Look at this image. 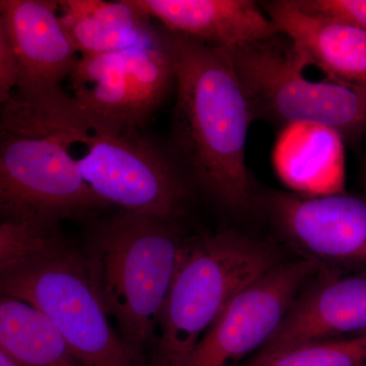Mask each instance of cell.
<instances>
[{"mask_svg": "<svg viewBox=\"0 0 366 366\" xmlns=\"http://www.w3.org/2000/svg\"><path fill=\"white\" fill-rule=\"evenodd\" d=\"M163 30L174 67L173 137L180 157L221 207L247 213L257 204L245 159L254 117L227 49Z\"/></svg>", "mask_w": 366, "mask_h": 366, "instance_id": "1", "label": "cell"}, {"mask_svg": "<svg viewBox=\"0 0 366 366\" xmlns=\"http://www.w3.org/2000/svg\"><path fill=\"white\" fill-rule=\"evenodd\" d=\"M91 132L78 112L13 97L0 105V224L57 229L108 207L79 172L74 144Z\"/></svg>", "mask_w": 366, "mask_h": 366, "instance_id": "2", "label": "cell"}, {"mask_svg": "<svg viewBox=\"0 0 366 366\" xmlns=\"http://www.w3.org/2000/svg\"><path fill=\"white\" fill-rule=\"evenodd\" d=\"M184 242L177 222L120 211L96 224L81 249L106 312L141 360L156 341Z\"/></svg>", "mask_w": 366, "mask_h": 366, "instance_id": "3", "label": "cell"}, {"mask_svg": "<svg viewBox=\"0 0 366 366\" xmlns=\"http://www.w3.org/2000/svg\"><path fill=\"white\" fill-rule=\"evenodd\" d=\"M280 262L268 243L231 229L185 239L149 366L182 365L233 297Z\"/></svg>", "mask_w": 366, "mask_h": 366, "instance_id": "4", "label": "cell"}, {"mask_svg": "<svg viewBox=\"0 0 366 366\" xmlns=\"http://www.w3.org/2000/svg\"><path fill=\"white\" fill-rule=\"evenodd\" d=\"M0 293L42 312L79 366H146L113 331L81 249L66 242L0 269Z\"/></svg>", "mask_w": 366, "mask_h": 366, "instance_id": "5", "label": "cell"}, {"mask_svg": "<svg viewBox=\"0 0 366 366\" xmlns=\"http://www.w3.org/2000/svg\"><path fill=\"white\" fill-rule=\"evenodd\" d=\"M226 49L254 120L324 127L348 143L365 134L366 91L305 78L307 60L281 34Z\"/></svg>", "mask_w": 366, "mask_h": 366, "instance_id": "6", "label": "cell"}, {"mask_svg": "<svg viewBox=\"0 0 366 366\" xmlns=\"http://www.w3.org/2000/svg\"><path fill=\"white\" fill-rule=\"evenodd\" d=\"M74 107L91 134L141 131L175 85L164 30L122 51L79 57Z\"/></svg>", "mask_w": 366, "mask_h": 366, "instance_id": "7", "label": "cell"}, {"mask_svg": "<svg viewBox=\"0 0 366 366\" xmlns=\"http://www.w3.org/2000/svg\"><path fill=\"white\" fill-rule=\"evenodd\" d=\"M78 159L81 177L103 203L177 222L189 199L177 159L141 131L91 134Z\"/></svg>", "mask_w": 366, "mask_h": 366, "instance_id": "8", "label": "cell"}, {"mask_svg": "<svg viewBox=\"0 0 366 366\" xmlns=\"http://www.w3.org/2000/svg\"><path fill=\"white\" fill-rule=\"evenodd\" d=\"M324 266L282 262L233 297L180 366H240L273 336L302 288Z\"/></svg>", "mask_w": 366, "mask_h": 366, "instance_id": "9", "label": "cell"}, {"mask_svg": "<svg viewBox=\"0 0 366 366\" xmlns=\"http://www.w3.org/2000/svg\"><path fill=\"white\" fill-rule=\"evenodd\" d=\"M16 59L14 97L59 110L74 109L62 89L78 62L60 20L57 0H0Z\"/></svg>", "mask_w": 366, "mask_h": 366, "instance_id": "10", "label": "cell"}, {"mask_svg": "<svg viewBox=\"0 0 366 366\" xmlns=\"http://www.w3.org/2000/svg\"><path fill=\"white\" fill-rule=\"evenodd\" d=\"M264 207L277 229L305 259L322 266L366 268V197L272 192Z\"/></svg>", "mask_w": 366, "mask_h": 366, "instance_id": "11", "label": "cell"}, {"mask_svg": "<svg viewBox=\"0 0 366 366\" xmlns=\"http://www.w3.org/2000/svg\"><path fill=\"white\" fill-rule=\"evenodd\" d=\"M366 334V274L322 269L295 298L261 350L267 355L310 342Z\"/></svg>", "mask_w": 366, "mask_h": 366, "instance_id": "12", "label": "cell"}, {"mask_svg": "<svg viewBox=\"0 0 366 366\" xmlns=\"http://www.w3.org/2000/svg\"><path fill=\"white\" fill-rule=\"evenodd\" d=\"M278 32L329 81L366 91V32L302 13L291 0L262 2Z\"/></svg>", "mask_w": 366, "mask_h": 366, "instance_id": "13", "label": "cell"}, {"mask_svg": "<svg viewBox=\"0 0 366 366\" xmlns=\"http://www.w3.org/2000/svg\"><path fill=\"white\" fill-rule=\"evenodd\" d=\"M136 6L162 24L217 48L273 39L279 35L273 21L252 0H134Z\"/></svg>", "mask_w": 366, "mask_h": 366, "instance_id": "14", "label": "cell"}, {"mask_svg": "<svg viewBox=\"0 0 366 366\" xmlns=\"http://www.w3.org/2000/svg\"><path fill=\"white\" fill-rule=\"evenodd\" d=\"M57 4L60 20L81 56L122 51L157 31L134 0H57Z\"/></svg>", "mask_w": 366, "mask_h": 366, "instance_id": "15", "label": "cell"}, {"mask_svg": "<svg viewBox=\"0 0 366 366\" xmlns=\"http://www.w3.org/2000/svg\"><path fill=\"white\" fill-rule=\"evenodd\" d=\"M0 349L20 366H79L51 320L0 293Z\"/></svg>", "mask_w": 366, "mask_h": 366, "instance_id": "16", "label": "cell"}, {"mask_svg": "<svg viewBox=\"0 0 366 366\" xmlns=\"http://www.w3.org/2000/svg\"><path fill=\"white\" fill-rule=\"evenodd\" d=\"M243 366H366V334L310 342L252 356Z\"/></svg>", "mask_w": 366, "mask_h": 366, "instance_id": "17", "label": "cell"}, {"mask_svg": "<svg viewBox=\"0 0 366 366\" xmlns=\"http://www.w3.org/2000/svg\"><path fill=\"white\" fill-rule=\"evenodd\" d=\"M64 243L59 228L0 224V269Z\"/></svg>", "mask_w": 366, "mask_h": 366, "instance_id": "18", "label": "cell"}, {"mask_svg": "<svg viewBox=\"0 0 366 366\" xmlns=\"http://www.w3.org/2000/svg\"><path fill=\"white\" fill-rule=\"evenodd\" d=\"M291 1L302 13L366 32V0H291Z\"/></svg>", "mask_w": 366, "mask_h": 366, "instance_id": "19", "label": "cell"}, {"mask_svg": "<svg viewBox=\"0 0 366 366\" xmlns=\"http://www.w3.org/2000/svg\"><path fill=\"white\" fill-rule=\"evenodd\" d=\"M16 88V59L0 7V105L13 99Z\"/></svg>", "mask_w": 366, "mask_h": 366, "instance_id": "20", "label": "cell"}, {"mask_svg": "<svg viewBox=\"0 0 366 366\" xmlns=\"http://www.w3.org/2000/svg\"><path fill=\"white\" fill-rule=\"evenodd\" d=\"M358 177H360V183L361 187H362V189L366 192V153L365 154V156H363L362 159H361Z\"/></svg>", "mask_w": 366, "mask_h": 366, "instance_id": "21", "label": "cell"}, {"mask_svg": "<svg viewBox=\"0 0 366 366\" xmlns=\"http://www.w3.org/2000/svg\"><path fill=\"white\" fill-rule=\"evenodd\" d=\"M0 366H20L16 365L11 358H9L4 351L0 349Z\"/></svg>", "mask_w": 366, "mask_h": 366, "instance_id": "22", "label": "cell"}]
</instances>
